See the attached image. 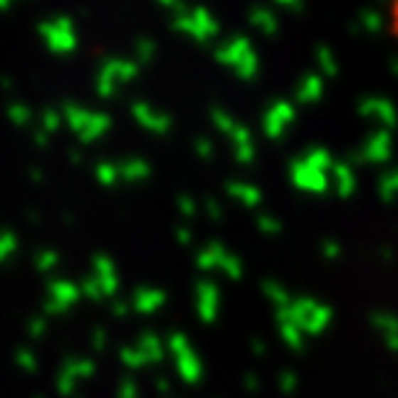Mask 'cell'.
<instances>
[{
    "mask_svg": "<svg viewBox=\"0 0 398 398\" xmlns=\"http://www.w3.org/2000/svg\"><path fill=\"white\" fill-rule=\"evenodd\" d=\"M388 28H391V34L398 39V3L388 8Z\"/></svg>",
    "mask_w": 398,
    "mask_h": 398,
    "instance_id": "cell-1",
    "label": "cell"
}]
</instances>
